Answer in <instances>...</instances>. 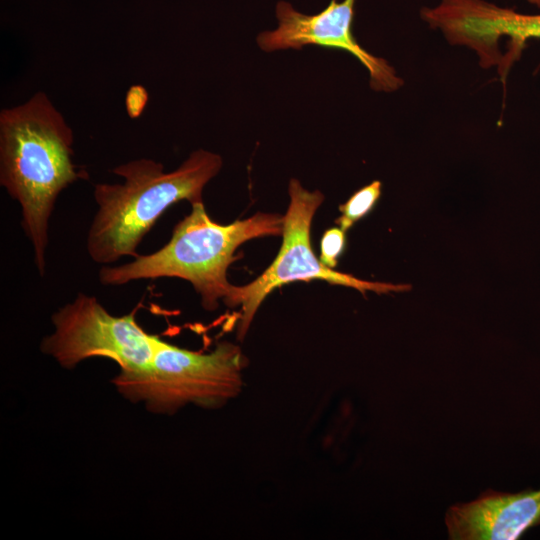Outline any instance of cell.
<instances>
[{
  "instance_id": "ba28073f",
  "label": "cell",
  "mask_w": 540,
  "mask_h": 540,
  "mask_svg": "<svg viewBox=\"0 0 540 540\" xmlns=\"http://www.w3.org/2000/svg\"><path fill=\"white\" fill-rule=\"evenodd\" d=\"M444 520L452 540H515L540 525V488L516 493L488 489L451 505Z\"/></svg>"
},
{
  "instance_id": "9c48e42d",
  "label": "cell",
  "mask_w": 540,
  "mask_h": 540,
  "mask_svg": "<svg viewBox=\"0 0 540 540\" xmlns=\"http://www.w3.org/2000/svg\"><path fill=\"white\" fill-rule=\"evenodd\" d=\"M382 192V183L372 181L360 188L343 204L339 206L340 216L336 224L345 232L356 222L369 214L378 202Z\"/></svg>"
},
{
  "instance_id": "277c9868",
  "label": "cell",
  "mask_w": 540,
  "mask_h": 540,
  "mask_svg": "<svg viewBox=\"0 0 540 540\" xmlns=\"http://www.w3.org/2000/svg\"><path fill=\"white\" fill-rule=\"evenodd\" d=\"M246 362L240 347L227 341L201 353L156 336L150 363L138 371L120 370L112 383L125 399L153 413L170 415L187 404L220 408L240 393Z\"/></svg>"
},
{
  "instance_id": "3957f363",
  "label": "cell",
  "mask_w": 540,
  "mask_h": 540,
  "mask_svg": "<svg viewBox=\"0 0 540 540\" xmlns=\"http://www.w3.org/2000/svg\"><path fill=\"white\" fill-rule=\"evenodd\" d=\"M191 206L162 248L125 264L104 265L99 281L120 286L144 279L180 278L192 284L205 310H215L220 301L234 307L236 286L228 281L227 270L237 259L236 250L255 238L282 235L284 216L256 213L222 225L209 217L203 201Z\"/></svg>"
},
{
  "instance_id": "52a82bcc",
  "label": "cell",
  "mask_w": 540,
  "mask_h": 540,
  "mask_svg": "<svg viewBox=\"0 0 540 540\" xmlns=\"http://www.w3.org/2000/svg\"><path fill=\"white\" fill-rule=\"evenodd\" d=\"M355 0H331L328 6L314 15L297 11L289 2L276 4L278 26L257 37L258 46L265 52L281 49H301L316 45L344 50L355 56L368 70L370 86L376 91L392 92L403 84L388 62L362 48L352 33Z\"/></svg>"
},
{
  "instance_id": "5b68a950",
  "label": "cell",
  "mask_w": 540,
  "mask_h": 540,
  "mask_svg": "<svg viewBox=\"0 0 540 540\" xmlns=\"http://www.w3.org/2000/svg\"><path fill=\"white\" fill-rule=\"evenodd\" d=\"M290 203L283 223L281 248L271 265L255 280L236 286L234 307L241 306L238 336L243 338L264 299L275 289L295 281L322 280L330 284L353 288L365 295L404 292L408 284L373 282L351 274L335 271L317 258L311 245L313 217L324 201L319 190L305 189L297 179H291L288 188Z\"/></svg>"
},
{
  "instance_id": "30bf717a",
  "label": "cell",
  "mask_w": 540,
  "mask_h": 540,
  "mask_svg": "<svg viewBox=\"0 0 540 540\" xmlns=\"http://www.w3.org/2000/svg\"><path fill=\"white\" fill-rule=\"evenodd\" d=\"M346 232L340 227L327 229L321 238L320 261L334 269L346 246Z\"/></svg>"
},
{
  "instance_id": "8fae6325",
  "label": "cell",
  "mask_w": 540,
  "mask_h": 540,
  "mask_svg": "<svg viewBox=\"0 0 540 540\" xmlns=\"http://www.w3.org/2000/svg\"><path fill=\"white\" fill-rule=\"evenodd\" d=\"M148 99V92L142 85L130 86L125 96V108L128 116L132 119L140 117L148 103Z\"/></svg>"
},
{
  "instance_id": "6da1fadb",
  "label": "cell",
  "mask_w": 540,
  "mask_h": 540,
  "mask_svg": "<svg viewBox=\"0 0 540 540\" xmlns=\"http://www.w3.org/2000/svg\"><path fill=\"white\" fill-rule=\"evenodd\" d=\"M73 142L72 128L43 91L0 112V184L20 205L21 226L41 276L57 197L88 177L72 160Z\"/></svg>"
},
{
  "instance_id": "7c38bea8",
  "label": "cell",
  "mask_w": 540,
  "mask_h": 540,
  "mask_svg": "<svg viewBox=\"0 0 540 540\" xmlns=\"http://www.w3.org/2000/svg\"><path fill=\"white\" fill-rule=\"evenodd\" d=\"M531 4L536 5L538 8H540V0H528Z\"/></svg>"
},
{
  "instance_id": "8992f818",
  "label": "cell",
  "mask_w": 540,
  "mask_h": 540,
  "mask_svg": "<svg viewBox=\"0 0 540 540\" xmlns=\"http://www.w3.org/2000/svg\"><path fill=\"white\" fill-rule=\"evenodd\" d=\"M134 314L114 316L94 296L78 293L53 313L54 330L43 338L40 349L65 369L91 357L111 359L123 371L144 369L152 359L156 335L146 333Z\"/></svg>"
},
{
  "instance_id": "7a4b0ae2",
  "label": "cell",
  "mask_w": 540,
  "mask_h": 540,
  "mask_svg": "<svg viewBox=\"0 0 540 540\" xmlns=\"http://www.w3.org/2000/svg\"><path fill=\"white\" fill-rule=\"evenodd\" d=\"M222 165L220 155L198 149L173 171H165L161 162L150 158L114 167L122 183L94 186L97 211L87 235L90 258L107 265L124 256H138V245L160 216L179 201L202 202L204 187Z\"/></svg>"
}]
</instances>
